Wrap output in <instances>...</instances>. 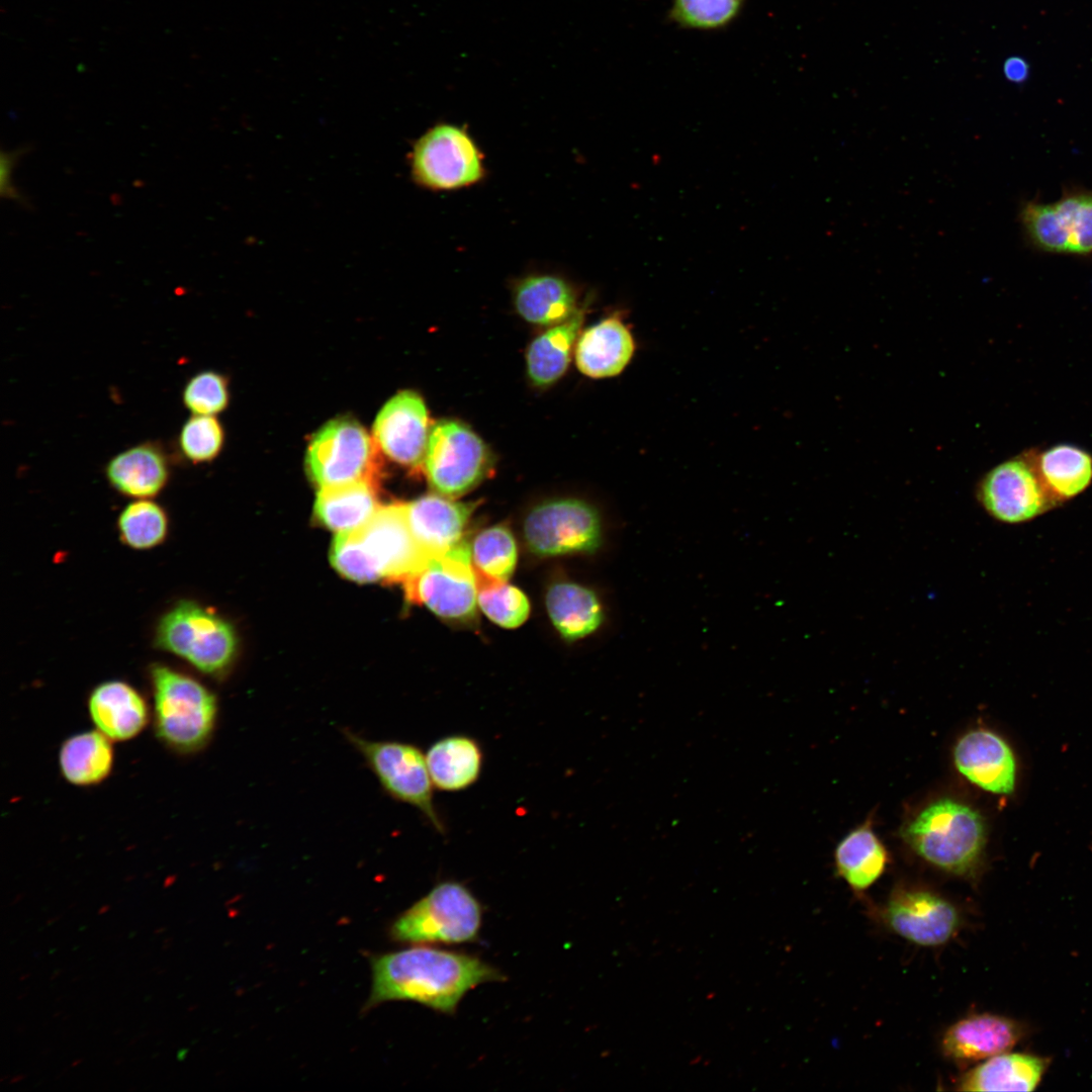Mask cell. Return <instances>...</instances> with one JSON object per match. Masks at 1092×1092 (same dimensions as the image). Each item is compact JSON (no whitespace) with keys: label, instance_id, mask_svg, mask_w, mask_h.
Instances as JSON below:
<instances>
[{"label":"cell","instance_id":"obj_6","mask_svg":"<svg viewBox=\"0 0 1092 1092\" xmlns=\"http://www.w3.org/2000/svg\"><path fill=\"white\" fill-rule=\"evenodd\" d=\"M401 583L411 603L426 606L445 621L463 624L476 621L478 586L470 545L465 540L443 553L431 555Z\"/></svg>","mask_w":1092,"mask_h":1092},{"label":"cell","instance_id":"obj_26","mask_svg":"<svg viewBox=\"0 0 1092 1092\" xmlns=\"http://www.w3.org/2000/svg\"><path fill=\"white\" fill-rule=\"evenodd\" d=\"M889 861V852L875 832L871 819L849 831L834 851L837 874L855 892L874 885Z\"/></svg>","mask_w":1092,"mask_h":1092},{"label":"cell","instance_id":"obj_11","mask_svg":"<svg viewBox=\"0 0 1092 1092\" xmlns=\"http://www.w3.org/2000/svg\"><path fill=\"white\" fill-rule=\"evenodd\" d=\"M523 530L528 549L541 557L592 553L602 540L598 511L577 498L537 505L527 515Z\"/></svg>","mask_w":1092,"mask_h":1092},{"label":"cell","instance_id":"obj_43","mask_svg":"<svg viewBox=\"0 0 1092 1092\" xmlns=\"http://www.w3.org/2000/svg\"><path fill=\"white\" fill-rule=\"evenodd\" d=\"M82 1062H83V1059H82V1058H81V1059H77L76 1061H74V1062H72V1063H71L70 1067H76L77 1065L81 1064Z\"/></svg>","mask_w":1092,"mask_h":1092},{"label":"cell","instance_id":"obj_23","mask_svg":"<svg viewBox=\"0 0 1092 1092\" xmlns=\"http://www.w3.org/2000/svg\"><path fill=\"white\" fill-rule=\"evenodd\" d=\"M513 302L522 318L541 327L560 324L581 307L575 287L555 274H531L517 280Z\"/></svg>","mask_w":1092,"mask_h":1092},{"label":"cell","instance_id":"obj_28","mask_svg":"<svg viewBox=\"0 0 1092 1092\" xmlns=\"http://www.w3.org/2000/svg\"><path fill=\"white\" fill-rule=\"evenodd\" d=\"M549 618L567 641L586 637L603 622L602 605L589 588L569 581L550 585L545 596Z\"/></svg>","mask_w":1092,"mask_h":1092},{"label":"cell","instance_id":"obj_3","mask_svg":"<svg viewBox=\"0 0 1092 1092\" xmlns=\"http://www.w3.org/2000/svg\"><path fill=\"white\" fill-rule=\"evenodd\" d=\"M150 679L156 735L176 752L201 750L217 722L214 694L191 675L164 664L151 667Z\"/></svg>","mask_w":1092,"mask_h":1092},{"label":"cell","instance_id":"obj_25","mask_svg":"<svg viewBox=\"0 0 1092 1092\" xmlns=\"http://www.w3.org/2000/svg\"><path fill=\"white\" fill-rule=\"evenodd\" d=\"M1048 1068L1043 1058L1002 1053L987 1059L960 1080V1091H1033Z\"/></svg>","mask_w":1092,"mask_h":1092},{"label":"cell","instance_id":"obj_19","mask_svg":"<svg viewBox=\"0 0 1092 1092\" xmlns=\"http://www.w3.org/2000/svg\"><path fill=\"white\" fill-rule=\"evenodd\" d=\"M636 341L623 313L616 311L583 331L575 346L578 370L595 379L619 375L631 362Z\"/></svg>","mask_w":1092,"mask_h":1092},{"label":"cell","instance_id":"obj_20","mask_svg":"<svg viewBox=\"0 0 1092 1092\" xmlns=\"http://www.w3.org/2000/svg\"><path fill=\"white\" fill-rule=\"evenodd\" d=\"M478 502H455L427 494L405 504L406 518L418 543L430 555L445 552L462 541Z\"/></svg>","mask_w":1092,"mask_h":1092},{"label":"cell","instance_id":"obj_37","mask_svg":"<svg viewBox=\"0 0 1092 1092\" xmlns=\"http://www.w3.org/2000/svg\"><path fill=\"white\" fill-rule=\"evenodd\" d=\"M743 0H674L672 16L688 27L711 29L729 23Z\"/></svg>","mask_w":1092,"mask_h":1092},{"label":"cell","instance_id":"obj_45","mask_svg":"<svg viewBox=\"0 0 1092 1092\" xmlns=\"http://www.w3.org/2000/svg\"><path fill=\"white\" fill-rule=\"evenodd\" d=\"M29 975H30L29 973H27V974H24V975H22V976H21V977L19 978V981H24V980H26V979H27V978L29 977Z\"/></svg>","mask_w":1092,"mask_h":1092},{"label":"cell","instance_id":"obj_22","mask_svg":"<svg viewBox=\"0 0 1092 1092\" xmlns=\"http://www.w3.org/2000/svg\"><path fill=\"white\" fill-rule=\"evenodd\" d=\"M88 710L97 729L116 741L135 737L149 721L144 697L122 680H107L95 687L89 695Z\"/></svg>","mask_w":1092,"mask_h":1092},{"label":"cell","instance_id":"obj_47","mask_svg":"<svg viewBox=\"0 0 1092 1092\" xmlns=\"http://www.w3.org/2000/svg\"><path fill=\"white\" fill-rule=\"evenodd\" d=\"M25 995H26V993H22V994H20V996H18V997H17V999H18V1000H20V999H22L23 997H25Z\"/></svg>","mask_w":1092,"mask_h":1092},{"label":"cell","instance_id":"obj_42","mask_svg":"<svg viewBox=\"0 0 1092 1092\" xmlns=\"http://www.w3.org/2000/svg\"><path fill=\"white\" fill-rule=\"evenodd\" d=\"M60 918H61V915H59V916H55V917H53V918L49 919V920L47 921V924H53L54 922L58 921V920H59Z\"/></svg>","mask_w":1092,"mask_h":1092},{"label":"cell","instance_id":"obj_2","mask_svg":"<svg viewBox=\"0 0 1092 1092\" xmlns=\"http://www.w3.org/2000/svg\"><path fill=\"white\" fill-rule=\"evenodd\" d=\"M905 844L928 864L962 878L974 877L983 859L987 827L982 814L944 796L916 810L901 827Z\"/></svg>","mask_w":1092,"mask_h":1092},{"label":"cell","instance_id":"obj_33","mask_svg":"<svg viewBox=\"0 0 1092 1092\" xmlns=\"http://www.w3.org/2000/svg\"><path fill=\"white\" fill-rule=\"evenodd\" d=\"M169 520L166 511L151 498L128 504L117 520L120 540L135 550L152 549L164 542Z\"/></svg>","mask_w":1092,"mask_h":1092},{"label":"cell","instance_id":"obj_31","mask_svg":"<svg viewBox=\"0 0 1092 1092\" xmlns=\"http://www.w3.org/2000/svg\"><path fill=\"white\" fill-rule=\"evenodd\" d=\"M110 738L99 730L85 731L67 738L59 751L63 777L76 786H92L111 772L114 753Z\"/></svg>","mask_w":1092,"mask_h":1092},{"label":"cell","instance_id":"obj_10","mask_svg":"<svg viewBox=\"0 0 1092 1092\" xmlns=\"http://www.w3.org/2000/svg\"><path fill=\"white\" fill-rule=\"evenodd\" d=\"M414 181L435 190H456L478 183L485 175L483 155L468 131L438 123L415 143L410 155Z\"/></svg>","mask_w":1092,"mask_h":1092},{"label":"cell","instance_id":"obj_14","mask_svg":"<svg viewBox=\"0 0 1092 1092\" xmlns=\"http://www.w3.org/2000/svg\"><path fill=\"white\" fill-rule=\"evenodd\" d=\"M978 502L998 522H1029L1055 507L1034 461L1016 457L989 470L979 481Z\"/></svg>","mask_w":1092,"mask_h":1092},{"label":"cell","instance_id":"obj_16","mask_svg":"<svg viewBox=\"0 0 1092 1092\" xmlns=\"http://www.w3.org/2000/svg\"><path fill=\"white\" fill-rule=\"evenodd\" d=\"M430 431L425 401L412 390L392 396L373 425L374 440L382 452L394 462L413 468L424 463Z\"/></svg>","mask_w":1092,"mask_h":1092},{"label":"cell","instance_id":"obj_29","mask_svg":"<svg viewBox=\"0 0 1092 1092\" xmlns=\"http://www.w3.org/2000/svg\"><path fill=\"white\" fill-rule=\"evenodd\" d=\"M378 507L376 480L362 479L321 487L314 513L325 526L343 533L362 526Z\"/></svg>","mask_w":1092,"mask_h":1092},{"label":"cell","instance_id":"obj_41","mask_svg":"<svg viewBox=\"0 0 1092 1092\" xmlns=\"http://www.w3.org/2000/svg\"><path fill=\"white\" fill-rule=\"evenodd\" d=\"M109 909H110V906H109V905H103V906H101V907L99 908V910H98V914H99V915H101V914H105V913H106L107 911H109Z\"/></svg>","mask_w":1092,"mask_h":1092},{"label":"cell","instance_id":"obj_48","mask_svg":"<svg viewBox=\"0 0 1092 1092\" xmlns=\"http://www.w3.org/2000/svg\"><path fill=\"white\" fill-rule=\"evenodd\" d=\"M193 1009H195V1006H191V1007H189V1008H188V1011H191V1010H193Z\"/></svg>","mask_w":1092,"mask_h":1092},{"label":"cell","instance_id":"obj_9","mask_svg":"<svg viewBox=\"0 0 1092 1092\" xmlns=\"http://www.w3.org/2000/svg\"><path fill=\"white\" fill-rule=\"evenodd\" d=\"M1019 224L1026 243L1052 255H1092V189L1066 188L1052 202L1021 203Z\"/></svg>","mask_w":1092,"mask_h":1092},{"label":"cell","instance_id":"obj_44","mask_svg":"<svg viewBox=\"0 0 1092 1092\" xmlns=\"http://www.w3.org/2000/svg\"><path fill=\"white\" fill-rule=\"evenodd\" d=\"M165 930H166L165 927H159V928L154 930V933L155 934H160V933L164 932Z\"/></svg>","mask_w":1092,"mask_h":1092},{"label":"cell","instance_id":"obj_8","mask_svg":"<svg viewBox=\"0 0 1092 1092\" xmlns=\"http://www.w3.org/2000/svg\"><path fill=\"white\" fill-rule=\"evenodd\" d=\"M423 464L432 489L455 498L475 488L491 473L493 456L467 425L441 420L430 431Z\"/></svg>","mask_w":1092,"mask_h":1092},{"label":"cell","instance_id":"obj_40","mask_svg":"<svg viewBox=\"0 0 1092 1092\" xmlns=\"http://www.w3.org/2000/svg\"><path fill=\"white\" fill-rule=\"evenodd\" d=\"M25 1077H26V1075H23V1074L14 1076L13 1078L10 1079L9 1084L17 1083V1082L23 1080Z\"/></svg>","mask_w":1092,"mask_h":1092},{"label":"cell","instance_id":"obj_38","mask_svg":"<svg viewBox=\"0 0 1092 1092\" xmlns=\"http://www.w3.org/2000/svg\"><path fill=\"white\" fill-rule=\"evenodd\" d=\"M25 152L24 148L2 151L0 159V187L1 195L10 200L20 201L22 199L21 194L16 190L12 183V172L16 165L18 158Z\"/></svg>","mask_w":1092,"mask_h":1092},{"label":"cell","instance_id":"obj_18","mask_svg":"<svg viewBox=\"0 0 1092 1092\" xmlns=\"http://www.w3.org/2000/svg\"><path fill=\"white\" fill-rule=\"evenodd\" d=\"M1024 1034V1026L1014 1019L990 1013L973 1014L947 1028L941 1050L956 1063L971 1064L1009 1052Z\"/></svg>","mask_w":1092,"mask_h":1092},{"label":"cell","instance_id":"obj_30","mask_svg":"<svg viewBox=\"0 0 1092 1092\" xmlns=\"http://www.w3.org/2000/svg\"><path fill=\"white\" fill-rule=\"evenodd\" d=\"M1034 464L1055 505L1078 496L1092 482V456L1071 444L1046 449Z\"/></svg>","mask_w":1092,"mask_h":1092},{"label":"cell","instance_id":"obj_17","mask_svg":"<svg viewBox=\"0 0 1092 1092\" xmlns=\"http://www.w3.org/2000/svg\"><path fill=\"white\" fill-rule=\"evenodd\" d=\"M957 770L971 784L996 795H1010L1016 785L1015 755L1004 738L987 728L965 732L952 750Z\"/></svg>","mask_w":1092,"mask_h":1092},{"label":"cell","instance_id":"obj_49","mask_svg":"<svg viewBox=\"0 0 1092 1092\" xmlns=\"http://www.w3.org/2000/svg\"><path fill=\"white\" fill-rule=\"evenodd\" d=\"M60 1014H61V1012H57V1013H55V1014H54V1017H57V1016H59Z\"/></svg>","mask_w":1092,"mask_h":1092},{"label":"cell","instance_id":"obj_12","mask_svg":"<svg viewBox=\"0 0 1092 1092\" xmlns=\"http://www.w3.org/2000/svg\"><path fill=\"white\" fill-rule=\"evenodd\" d=\"M306 469L321 487L362 479L376 480L374 442L356 421H331L309 442Z\"/></svg>","mask_w":1092,"mask_h":1092},{"label":"cell","instance_id":"obj_39","mask_svg":"<svg viewBox=\"0 0 1092 1092\" xmlns=\"http://www.w3.org/2000/svg\"><path fill=\"white\" fill-rule=\"evenodd\" d=\"M1003 75L1011 83L1022 84L1029 78L1030 66L1023 57L1012 56L1003 64Z\"/></svg>","mask_w":1092,"mask_h":1092},{"label":"cell","instance_id":"obj_35","mask_svg":"<svg viewBox=\"0 0 1092 1092\" xmlns=\"http://www.w3.org/2000/svg\"><path fill=\"white\" fill-rule=\"evenodd\" d=\"M224 442L222 426L214 416L192 415L182 425L178 438V453L193 464L213 460Z\"/></svg>","mask_w":1092,"mask_h":1092},{"label":"cell","instance_id":"obj_21","mask_svg":"<svg viewBox=\"0 0 1092 1092\" xmlns=\"http://www.w3.org/2000/svg\"><path fill=\"white\" fill-rule=\"evenodd\" d=\"M170 473L166 450L152 441L122 450L105 466L108 483L120 494L136 499L158 495L167 485Z\"/></svg>","mask_w":1092,"mask_h":1092},{"label":"cell","instance_id":"obj_24","mask_svg":"<svg viewBox=\"0 0 1092 1092\" xmlns=\"http://www.w3.org/2000/svg\"><path fill=\"white\" fill-rule=\"evenodd\" d=\"M426 760L434 787L443 792H460L473 786L483 766V751L468 735L444 736L428 748Z\"/></svg>","mask_w":1092,"mask_h":1092},{"label":"cell","instance_id":"obj_32","mask_svg":"<svg viewBox=\"0 0 1092 1092\" xmlns=\"http://www.w3.org/2000/svg\"><path fill=\"white\" fill-rule=\"evenodd\" d=\"M470 552L478 578L507 581L517 565L516 540L504 525L491 526L479 532L470 545Z\"/></svg>","mask_w":1092,"mask_h":1092},{"label":"cell","instance_id":"obj_5","mask_svg":"<svg viewBox=\"0 0 1092 1092\" xmlns=\"http://www.w3.org/2000/svg\"><path fill=\"white\" fill-rule=\"evenodd\" d=\"M155 644L209 675L225 672L236 652L232 626L209 609L186 600L160 618Z\"/></svg>","mask_w":1092,"mask_h":1092},{"label":"cell","instance_id":"obj_1","mask_svg":"<svg viewBox=\"0 0 1092 1092\" xmlns=\"http://www.w3.org/2000/svg\"><path fill=\"white\" fill-rule=\"evenodd\" d=\"M503 975L479 958L431 946H412L375 957L366 1009L386 1001H414L453 1014L471 989Z\"/></svg>","mask_w":1092,"mask_h":1092},{"label":"cell","instance_id":"obj_27","mask_svg":"<svg viewBox=\"0 0 1092 1092\" xmlns=\"http://www.w3.org/2000/svg\"><path fill=\"white\" fill-rule=\"evenodd\" d=\"M584 306L568 320L552 326L535 338L526 354L527 374L533 385L547 387L567 370L574 343L584 320Z\"/></svg>","mask_w":1092,"mask_h":1092},{"label":"cell","instance_id":"obj_13","mask_svg":"<svg viewBox=\"0 0 1092 1092\" xmlns=\"http://www.w3.org/2000/svg\"><path fill=\"white\" fill-rule=\"evenodd\" d=\"M350 532L377 580L401 582L431 556L412 533L405 504L379 506L362 526Z\"/></svg>","mask_w":1092,"mask_h":1092},{"label":"cell","instance_id":"obj_36","mask_svg":"<svg viewBox=\"0 0 1092 1092\" xmlns=\"http://www.w3.org/2000/svg\"><path fill=\"white\" fill-rule=\"evenodd\" d=\"M229 398L225 377L211 370L194 374L182 390L183 404L192 415L219 414L228 406Z\"/></svg>","mask_w":1092,"mask_h":1092},{"label":"cell","instance_id":"obj_34","mask_svg":"<svg viewBox=\"0 0 1092 1092\" xmlns=\"http://www.w3.org/2000/svg\"><path fill=\"white\" fill-rule=\"evenodd\" d=\"M477 579V604L485 616L496 625L513 629L522 625L530 613L526 595L507 581Z\"/></svg>","mask_w":1092,"mask_h":1092},{"label":"cell","instance_id":"obj_46","mask_svg":"<svg viewBox=\"0 0 1092 1092\" xmlns=\"http://www.w3.org/2000/svg\"><path fill=\"white\" fill-rule=\"evenodd\" d=\"M60 973H61V971H56V972L54 973V975H53V976L51 977V980H54V979H56V977H58V976L60 975Z\"/></svg>","mask_w":1092,"mask_h":1092},{"label":"cell","instance_id":"obj_7","mask_svg":"<svg viewBox=\"0 0 1092 1092\" xmlns=\"http://www.w3.org/2000/svg\"><path fill=\"white\" fill-rule=\"evenodd\" d=\"M343 733L391 798L416 808L437 832L446 833V825L434 804V784L426 754L417 745L397 740H370L348 729Z\"/></svg>","mask_w":1092,"mask_h":1092},{"label":"cell","instance_id":"obj_4","mask_svg":"<svg viewBox=\"0 0 1092 1092\" xmlns=\"http://www.w3.org/2000/svg\"><path fill=\"white\" fill-rule=\"evenodd\" d=\"M482 923V907L462 883L448 880L435 885L428 894L393 922L391 937L405 943L458 944L477 938Z\"/></svg>","mask_w":1092,"mask_h":1092},{"label":"cell","instance_id":"obj_15","mask_svg":"<svg viewBox=\"0 0 1092 1092\" xmlns=\"http://www.w3.org/2000/svg\"><path fill=\"white\" fill-rule=\"evenodd\" d=\"M882 916L894 933L921 946L946 943L961 926L960 912L951 902L934 891L916 886H897Z\"/></svg>","mask_w":1092,"mask_h":1092}]
</instances>
